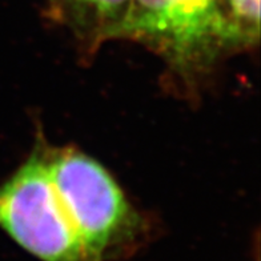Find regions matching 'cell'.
<instances>
[{"mask_svg":"<svg viewBox=\"0 0 261 261\" xmlns=\"http://www.w3.org/2000/svg\"><path fill=\"white\" fill-rule=\"evenodd\" d=\"M0 227L40 261H96L59 199L45 156L39 153L0 187Z\"/></svg>","mask_w":261,"mask_h":261,"instance_id":"6da1fadb","label":"cell"},{"mask_svg":"<svg viewBox=\"0 0 261 261\" xmlns=\"http://www.w3.org/2000/svg\"><path fill=\"white\" fill-rule=\"evenodd\" d=\"M59 199L87 251L106 261L130 225V210L123 192L103 165L75 149L45 156Z\"/></svg>","mask_w":261,"mask_h":261,"instance_id":"7a4b0ae2","label":"cell"},{"mask_svg":"<svg viewBox=\"0 0 261 261\" xmlns=\"http://www.w3.org/2000/svg\"><path fill=\"white\" fill-rule=\"evenodd\" d=\"M111 34L152 40L181 63L215 43L240 40L219 0H129Z\"/></svg>","mask_w":261,"mask_h":261,"instance_id":"3957f363","label":"cell"},{"mask_svg":"<svg viewBox=\"0 0 261 261\" xmlns=\"http://www.w3.org/2000/svg\"><path fill=\"white\" fill-rule=\"evenodd\" d=\"M230 24L239 39H257L260 27V0H229Z\"/></svg>","mask_w":261,"mask_h":261,"instance_id":"277c9868","label":"cell"},{"mask_svg":"<svg viewBox=\"0 0 261 261\" xmlns=\"http://www.w3.org/2000/svg\"><path fill=\"white\" fill-rule=\"evenodd\" d=\"M82 2L90 4L103 17L114 21L110 27L111 30L123 20L129 6V0H82Z\"/></svg>","mask_w":261,"mask_h":261,"instance_id":"5b68a950","label":"cell"}]
</instances>
